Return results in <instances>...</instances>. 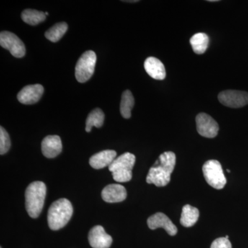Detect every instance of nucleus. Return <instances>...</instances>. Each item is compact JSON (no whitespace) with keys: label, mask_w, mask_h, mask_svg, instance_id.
Here are the masks:
<instances>
[{"label":"nucleus","mask_w":248,"mask_h":248,"mask_svg":"<svg viewBox=\"0 0 248 248\" xmlns=\"http://www.w3.org/2000/svg\"><path fill=\"white\" fill-rule=\"evenodd\" d=\"M176 164V155L172 152L162 153L153 167L151 168L146 177V182L154 184L156 187H164L170 182V176Z\"/></svg>","instance_id":"obj_1"},{"label":"nucleus","mask_w":248,"mask_h":248,"mask_svg":"<svg viewBox=\"0 0 248 248\" xmlns=\"http://www.w3.org/2000/svg\"><path fill=\"white\" fill-rule=\"evenodd\" d=\"M73 205L69 200L60 199L55 201L48 209V226L53 231L63 228L73 216Z\"/></svg>","instance_id":"obj_2"},{"label":"nucleus","mask_w":248,"mask_h":248,"mask_svg":"<svg viewBox=\"0 0 248 248\" xmlns=\"http://www.w3.org/2000/svg\"><path fill=\"white\" fill-rule=\"evenodd\" d=\"M46 196V186L45 183L35 182L28 186L25 192L26 208L29 216L37 218L42 213Z\"/></svg>","instance_id":"obj_3"},{"label":"nucleus","mask_w":248,"mask_h":248,"mask_svg":"<svg viewBox=\"0 0 248 248\" xmlns=\"http://www.w3.org/2000/svg\"><path fill=\"white\" fill-rule=\"evenodd\" d=\"M136 157L130 153H125L116 158L108 166L109 170L112 173V177L116 182L125 183L130 182L133 177L132 170L135 164Z\"/></svg>","instance_id":"obj_4"},{"label":"nucleus","mask_w":248,"mask_h":248,"mask_svg":"<svg viewBox=\"0 0 248 248\" xmlns=\"http://www.w3.org/2000/svg\"><path fill=\"white\" fill-rule=\"evenodd\" d=\"M203 176L209 185L217 190H221L226 186L227 180L219 161L209 160L203 166Z\"/></svg>","instance_id":"obj_5"},{"label":"nucleus","mask_w":248,"mask_h":248,"mask_svg":"<svg viewBox=\"0 0 248 248\" xmlns=\"http://www.w3.org/2000/svg\"><path fill=\"white\" fill-rule=\"evenodd\" d=\"M97 63V55L93 50H88L83 53L77 62L76 67V79L80 83L89 81L94 74Z\"/></svg>","instance_id":"obj_6"},{"label":"nucleus","mask_w":248,"mask_h":248,"mask_svg":"<svg viewBox=\"0 0 248 248\" xmlns=\"http://www.w3.org/2000/svg\"><path fill=\"white\" fill-rule=\"evenodd\" d=\"M0 45L1 47L9 50L15 58H22L25 55V45L22 40L9 31H2L0 33Z\"/></svg>","instance_id":"obj_7"},{"label":"nucleus","mask_w":248,"mask_h":248,"mask_svg":"<svg viewBox=\"0 0 248 248\" xmlns=\"http://www.w3.org/2000/svg\"><path fill=\"white\" fill-rule=\"evenodd\" d=\"M221 104L232 108H239L248 104V93L245 91L226 90L218 95Z\"/></svg>","instance_id":"obj_8"},{"label":"nucleus","mask_w":248,"mask_h":248,"mask_svg":"<svg viewBox=\"0 0 248 248\" xmlns=\"http://www.w3.org/2000/svg\"><path fill=\"white\" fill-rule=\"evenodd\" d=\"M197 130L202 137L206 138H215L219 130V126L216 121L208 114H199L196 117Z\"/></svg>","instance_id":"obj_9"},{"label":"nucleus","mask_w":248,"mask_h":248,"mask_svg":"<svg viewBox=\"0 0 248 248\" xmlns=\"http://www.w3.org/2000/svg\"><path fill=\"white\" fill-rule=\"evenodd\" d=\"M150 229L156 230L157 228H164L170 236H175L177 233V228L172 221L162 213H157L152 215L147 221Z\"/></svg>","instance_id":"obj_10"},{"label":"nucleus","mask_w":248,"mask_h":248,"mask_svg":"<svg viewBox=\"0 0 248 248\" xmlns=\"http://www.w3.org/2000/svg\"><path fill=\"white\" fill-rule=\"evenodd\" d=\"M43 86L40 84L29 85L23 88L17 94V99L23 104H33L38 102L43 94Z\"/></svg>","instance_id":"obj_11"},{"label":"nucleus","mask_w":248,"mask_h":248,"mask_svg":"<svg viewBox=\"0 0 248 248\" xmlns=\"http://www.w3.org/2000/svg\"><path fill=\"white\" fill-rule=\"evenodd\" d=\"M89 241L93 248H109L112 244V239L102 226H96L89 232Z\"/></svg>","instance_id":"obj_12"},{"label":"nucleus","mask_w":248,"mask_h":248,"mask_svg":"<svg viewBox=\"0 0 248 248\" xmlns=\"http://www.w3.org/2000/svg\"><path fill=\"white\" fill-rule=\"evenodd\" d=\"M102 197L103 200L108 203H119L126 199L127 192L120 184H110L103 189Z\"/></svg>","instance_id":"obj_13"},{"label":"nucleus","mask_w":248,"mask_h":248,"mask_svg":"<svg viewBox=\"0 0 248 248\" xmlns=\"http://www.w3.org/2000/svg\"><path fill=\"white\" fill-rule=\"evenodd\" d=\"M62 151V140L58 135H48L42 142V151L46 157H56Z\"/></svg>","instance_id":"obj_14"},{"label":"nucleus","mask_w":248,"mask_h":248,"mask_svg":"<svg viewBox=\"0 0 248 248\" xmlns=\"http://www.w3.org/2000/svg\"><path fill=\"white\" fill-rule=\"evenodd\" d=\"M117 153L112 150L99 152L90 158L89 164L94 169H102L109 166L116 159Z\"/></svg>","instance_id":"obj_15"},{"label":"nucleus","mask_w":248,"mask_h":248,"mask_svg":"<svg viewBox=\"0 0 248 248\" xmlns=\"http://www.w3.org/2000/svg\"><path fill=\"white\" fill-rule=\"evenodd\" d=\"M146 73L153 79L163 80L166 78V72L164 63L157 58L150 57L144 62Z\"/></svg>","instance_id":"obj_16"},{"label":"nucleus","mask_w":248,"mask_h":248,"mask_svg":"<svg viewBox=\"0 0 248 248\" xmlns=\"http://www.w3.org/2000/svg\"><path fill=\"white\" fill-rule=\"evenodd\" d=\"M200 217V211L198 209L190 205H186L183 207L180 223L186 228H190L198 221Z\"/></svg>","instance_id":"obj_17"},{"label":"nucleus","mask_w":248,"mask_h":248,"mask_svg":"<svg viewBox=\"0 0 248 248\" xmlns=\"http://www.w3.org/2000/svg\"><path fill=\"white\" fill-rule=\"evenodd\" d=\"M190 42L193 51L196 54L202 55L208 49L209 37L203 32H198L191 37Z\"/></svg>","instance_id":"obj_18"},{"label":"nucleus","mask_w":248,"mask_h":248,"mask_svg":"<svg viewBox=\"0 0 248 248\" xmlns=\"http://www.w3.org/2000/svg\"><path fill=\"white\" fill-rule=\"evenodd\" d=\"M135 104V99L131 91L129 90L124 91L122 96L120 104V112L122 117L125 119L131 117V110Z\"/></svg>","instance_id":"obj_19"},{"label":"nucleus","mask_w":248,"mask_h":248,"mask_svg":"<svg viewBox=\"0 0 248 248\" xmlns=\"http://www.w3.org/2000/svg\"><path fill=\"white\" fill-rule=\"evenodd\" d=\"M104 112L101 109L95 108L90 112L88 116L86 122V131L90 133L93 126L100 128L104 124Z\"/></svg>","instance_id":"obj_20"},{"label":"nucleus","mask_w":248,"mask_h":248,"mask_svg":"<svg viewBox=\"0 0 248 248\" xmlns=\"http://www.w3.org/2000/svg\"><path fill=\"white\" fill-rule=\"evenodd\" d=\"M22 20L31 26H36L45 20L46 16L45 13L36 11L33 9H27L23 11L22 16Z\"/></svg>","instance_id":"obj_21"},{"label":"nucleus","mask_w":248,"mask_h":248,"mask_svg":"<svg viewBox=\"0 0 248 248\" xmlns=\"http://www.w3.org/2000/svg\"><path fill=\"white\" fill-rule=\"evenodd\" d=\"M67 30H68V24L66 22L58 23L45 32L46 38L52 42H58L64 35Z\"/></svg>","instance_id":"obj_22"},{"label":"nucleus","mask_w":248,"mask_h":248,"mask_svg":"<svg viewBox=\"0 0 248 248\" xmlns=\"http://www.w3.org/2000/svg\"><path fill=\"white\" fill-rule=\"evenodd\" d=\"M11 145L9 134L2 126L0 127V154H6L9 151Z\"/></svg>","instance_id":"obj_23"},{"label":"nucleus","mask_w":248,"mask_h":248,"mask_svg":"<svg viewBox=\"0 0 248 248\" xmlns=\"http://www.w3.org/2000/svg\"><path fill=\"white\" fill-rule=\"evenodd\" d=\"M210 248H232V244L226 237L218 238L213 241Z\"/></svg>","instance_id":"obj_24"},{"label":"nucleus","mask_w":248,"mask_h":248,"mask_svg":"<svg viewBox=\"0 0 248 248\" xmlns=\"http://www.w3.org/2000/svg\"><path fill=\"white\" fill-rule=\"evenodd\" d=\"M125 1V2H138L139 1L138 0H133V1Z\"/></svg>","instance_id":"obj_25"},{"label":"nucleus","mask_w":248,"mask_h":248,"mask_svg":"<svg viewBox=\"0 0 248 248\" xmlns=\"http://www.w3.org/2000/svg\"><path fill=\"white\" fill-rule=\"evenodd\" d=\"M210 2H215V1H218V0H208Z\"/></svg>","instance_id":"obj_26"},{"label":"nucleus","mask_w":248,"mask_h":248,"mask_svg":"<svg viewBox=\"0 0 248 248\" xmlns=\"http://www.w3.org/2000/svg\"><path fill=\"white\" fill-rule=\"evenodd\" d=\"M45 15H46V16H48V12H46L45 13Z\"/></svg>","instance_id":"obj_27"},{"label":"nucleus","mask_w":248,"mask_h":248,"mask_svg":"<svg viewBox=\"0 0 248 248\" xmlns=\"http://www.w3.org/2000/svg\"><path fill=\"white\" fill-rule=\"evenodd\" d=\"M227 172H231V170H227Z\"/></svg>","instance_id":"obj_28"},{"label":"nucleus","mask_w":248,"mask_h":248,"mask_svg":"<svg viewBox=\"0 0 248 248\" xmlns=\"http://www.w3.org/2000/svg\"><path fill=\"white\" fill-rule=\"evenodd\" d=\"M226 239H228V238H229V236H228V235H227V236H226Z\"/></svg>","instance_id":"obj_29"},{"label":"nucleus","mask_w":248,"mask_h":248,"mask_svg":"<svg viewBox=\"0 0 248 248\" xmlns=\"http://www.w3.org/2000/svg\"></svg>","instance_id":"obj_30"}]
</instances>
